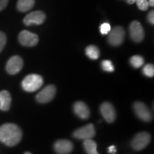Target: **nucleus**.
<instances>
[{
  "instance_id": "nucleus-18",
  "label": "nucleus",
  "mask_w": 154,
  "mask_h": 154,
  "mask_svg": "<svg viewBox=\"0 0 154 154\" xmlns=\"http://www.w3.org/2000/svg\"><path fill=\"white\" fill-rule=\"evenodd\" d=\"M86 54L90 59H99L100 56V51L99 48L94 45H89L86 49Z\"/></svg>"
},
{
  "instance_id": "nucleus-19",
  "label": "nucleus",
  "mask_w": 154,
  "mask_h": 154,
  "mask_svg": "<svg viewBox=\"0 0 154 154\" xmlns=\"http://www.w3.org/2000/svg\"><path fill=\"white\" fill-rule=\"evenodd\" d=\"M130 63L134 68L138 69L142 66L144 63V59L138 55L133 56L130 59Z\"/></svg>"
},
{
  "instance_id": "nucleus-25",
  "label": "nucleus",
  "mask_w": 154,
  "mask_h": 154,
  "mask_svg": "<svg viewBox=\"0 0 154 154\" xmlns=\"http://www.w3.org/2000/svg\"><path fill=\"white\" fill-rule=\"evenodd\" d=\"M148 20L151 24H154V11L151 10L148 14Z\"/></svg>"
},
{
  "instance_id": "nucleus-23",
  "label": "nucleus",
  "mask_w": 154,
  "mask_h": 154,
  "mask_svg": "<svg viewBox=\"0 0 154 154\" xmlns=\"http://www.w3.org/2000/svg\"><path fill=\"white\" fill-rule=\"evenodd\" d=\"M111 29V25L109 24V23H103V24H102L101 25V26H100V32H101V33L102 34H103V35H104V34H109Z\"/></svg>"
},
{
  "instance_id": "nucleus-15",
  "label": "nucleus",
  "mask_w": 154,
  "mask_h": 154,
  "mask_svg": "<svg viewBox=\"0 0 154 154\" xmlns=\"http://www.w3.org/2000/svg\"><path fill=\"white\" fill-rule=\"evenodd\" d=\"M11 97L9 91L3 90L0 92V109L2 111H8L11 107Z\"/></svg>"
},
{
  "instance_id": "nucleus-21",
  "label": "nucleus",
  "mask_w": 154,
  "mask_h": 154,
  "mask_svg": "<svg viewBox=\"0 0 154 154\" xmlns=\"http://www.w3.org/2000/svg\"><path fill=\"white\" fill-rule=\"evenodd\" d=\"M143 73L148 77H153L154 76V66L153 64H146L143 69Z\"/></svg>"
},
{
  "instance_id": "nucleus-27",
  "label": "nucleus",
  "mask_w": 154,
  "mask_h": 154,
  "mask_svg": "<svg viewBox=\"0 0 154 154\" xmlns=\"http://www.w3.org/2000/svg\"><path fill=\"white\" fill-rule=\"evenodd\" d=\"M116 152V149L114 146H111L109 147V153L111 154H115Z\"/></svg>"
},
{
  "instance_id": "nucleus-30",
  "label": "nucleus",
  "mask_w": 154,
  "mask_h": 154,
  "mask_svg": "<svg viewBox=\"0 0 154 154\" xmlns=\"http://www.w3.org/2000/svg\"><path fill=\"white\" fill-rule=\"evenodd\" d=\"M24 154H32L31 153H29V152H26Z\"/></svg>"
},
{
  "instance_id": "nucleus-6",
  "label": "nucleus",
  "mask_w": 154,
  "mask_h": 154,
  "mask_svg": "<svg viewBox=\"0 0 154 154\" xmlns=\"http://www.w3.org/2000/svg\"><path fill=\"white\" fill-rule=\"evenodd\" d=\"M131 37L134 42L139 43L143 40L145 33L141 24L138 21H133L129 26Z\"/></svg>"
},
{
  "instance_id": "nucleus-26",
  "label": "nucleus",
  "mask_w": 154,
  "mask_h": 154,
  "mask_svg": "<svg viewBox=\"0 0 154 154\" xmlns=\"http://www.w3.org/2000/svg\"><path fill=\"white\" fill-rule=\"evenodd\" d=\"M8 2L9 0H0V11L6 8V7L8 5Z\"/></svg>"
},
{
  "instance_id": "nucleus-7",
  "label": "nucleus",
  "mask_w": 154,
  "mask_h": 154,
  "mask_svg": "<svg viewBox=\"0 0 154 154\" xmlns=\"http://www.w3.org/2000/svg\"><path fill=\"white\" fill-rule=\"evenodd\" d=\"M23 65H24V62L22 58L19 56H14L11 57L7 61V65H6V70L9 74H17L22 70Z\"/></svg>"
},
{
  "instance_id": "nucleus-16",
  "label": "nucleus",
  "mask_w": 154,
  "mask_h": 154,
  "mask_svg": "<svg viewBox=\"0 0 154 154\" xmlns=\"http://www.w3.org/2000/svg\"><path fill=\"white\" fill-rule=\"evenodd\" d=\"M35 0H19L17 2V9L22 12L29 11L33 8Z\"/></svg>"
},
{
  "instance_id": "nucleus-1",
  "label": "nucleus",
  "mask_w": 154,
  "mask_h": 154,
  "mask_svg": "<svg viewBox=\"0 0 154 154\" xmlns=\"http://www.w3.org/2000/svg\"><path fill=\"white\" fill-rule=\"evenodd\" d=\"M22 138V131L17 125L5 124L0 126V141L8 146L18 144Z\"/></svg>"
},
{
  "instance_id": "nucleus-8",
  "label": "nucleus",
  "mask_w": 154,
  "mask_h": 154,
  "mask_svg": "<svg viewBox=\"0 0 154 154\" xmlns=\"http://www.w3.org/2000/svg\"><path fill=\"white\" fill-rule=\"evenodd\" d=\"M56 87L54 85H49L43 88L36 96V101L41 103H46L51 101L54 98Z\"/></svg>"
},
{
  "instance_id": "nucleus-14",
  "label": "nucleus",
  "mask_w": 154,
  "mask_h": 154,
  "mask_svg": "<svg viewBox=\"0 0 154 154\" xmlns=\"http://www.w3.org/2000/svg\"><path fill=\"white\" fill-rule=\"evenodd\" d=\"M74 110L76 114L82 119H87L90 116V111L87 105L82 101L75 103Z\"/></svg>"
},
{
  "instance_id": "nucleus-20",
  "label": "nucleus",
  "mask_w": 154,
  "mask_h": 154,
  "mask_svg": "<svg viewBox=\"0 0 154 154\" xmlns=\"http://www.w3.org/2000/svg\"><path fill=\"white\" fill-rule=\"evenodd\" d=\"M101 67L103 70L107 72H113L114 71V66H113L112 62L109 60H103L102 61Z\"/></svg>"
},
{
  "instance_id": "nucleus-11",
  "label": "nucleus",
  "mask_w": 154,
  "mask_h": 154,
  "mask_svg": "<svg viewBox=\"0 0 154 154\" xmlns=\"http://www.w3.org/2000/svg\"><path fill=\"white\" fill-rule=\"evenodd\" d=\"M95 134L94 125L90 124L75 131L73 134V136L78 139L86 140L91 139L92 138L94 137Z\"/></svg>"
},
{
  "instance_id": "nucleus-22",
  "label": "nucleus",
  "mask_w": 154,
  "mask_h": 154,
  "mask_svg": "<svg viewBox=\"0 0 154 154\" xmlns=\"http://www.w3.org/2000/svg\"><path fill=\"white\" fill-rule=\"evenodd\" d=\"M136 5L138 6V8L141 11H146L149 9V5L147 0H136Z\"/></svg>"
},
{
  "instance_id": "nucleus-28",
  "label": "nucleus",
  "mask_w": 154,
  "mask_h": 154,
  "mask_svg": "<svg viewBox=\"0 0 154 154\" xmlns=\"http://www.w3.org/2000/svg\"><path fill=\"white\" fill-rule=\"evenodd\" d=\"M148 2H149V5L151 7L154 6V0H149V1H148Z\"/></svg>"
},
{
  "instance_id": "nucleus-9",
  "label": "nucleus",
  "mask_w": 154,
  "mask_h": 154,
  "mask_svg": "<svg viewBox=\"0 0 154 154\" xmlns=\"http://www.w3.org/2000/svg\"><path fill=\"white\" fill-rule=\"evenodd\" d=\"M46 19V15L42 11H34L29 13L25 17L24 23L26 26L36 24L39 25L43 24Z\"/></svg>"
},
{
  "instance_id": "nucleus-24",
  "label": "nucleus",
  "mask_w": 154,
  "mask_h": 154,
  "mask_svg": "<svg viewBox=\"0 0 154 154\" xmlns=\"http://www.w3.org/2000/svg\"><path fill=\"white\" fill-rule=\"evenodd\" d=\"M7 44V36L2 32H0V52L2 51Z\"/></svg>"
},
{
  "instance_id": "nucleus-12",
  "label": "nucleus",
  "mask_w": 154,
  "mask_h": 154,
  "mask_svg": "<svg viewBox=\"0 0 154 154\" xmlns=\"http://www.w3.org/2000/svg\"><path fill=\"white\" fill-rule=\"evenodd\" d=\"M100 111L103 117L107 122L113 123L116 117V113L113 106L109 102H104L102 103L100 108Z\"/></svg>"
},
{
  "instance_id": "nucleus-17",
  "label": "nucleus",
  "mask_w": 154,
  "mask_h": 154,
  "mask_svg": "<svg viewBox=\"0 0 154 154\" xmlns=\"http://www.w3.org/2000/svg\"><path fill=\"white\" fill-rule=\"evenodd\" d=\"M84 146L88 154H99L97 152V145L92 139H86L84 141Z\"/></svg>"
},
{
  "instance_id": "nucleus-29",
  "label": "nucleus",
  "mask_w": 154,
  "mask_h": 154,
  "mask_svg": "<svg viewBox=\"0 0 154 154\" xmlns=\"http://www.w3.org/2000/svg\"><path fill=\"white\" fill-rule=\"evenodd\" d=\"M126 1L128 4H130V5H133V4H134L135 2H136V0H126Z\"/></svg>"
},
{
  "instance_id": "nucleus-13",
  "label": "nucleus",
  "mask_w": 154,
  "mask_h": 154,
  "mask_svg": "<svg viewBox=\"0 0 154 154\" xmlns=\"http://www.w3.org/2000/svg\"><path fill=\"white\" fill-rule=\"evenodd\" d=\"M73 149V143L68 140H59L54 144V150L59 154H68L72 151Z\"/></svg>"
},
{
  "instance_id": "nucleus-3",
  "label": "nucleus",
  "mask_w": 154,
  "mask_h": 154,
  "mask_svg": "<svg viewBox=\"0 0 154 154\" xmlns=\"http://www.w3.org/2000/svg\"><path fill=\"white\" fill-rule=\"evenodd\" d=\"M108 36V41L111 45L117 47L121 45L124 41L125 31L121 26H116L111 29Z\"/></svg>"
},
{
  "instance_id": "nucleus-10",
  "label": "nucleus",
  "mask_w": 154,
  "mask_h": 154,
  "mask_svg": "<svg viewBox=\"0 0 154 154\" xmlns=\"http://www.w3.org/2000/svg\"><path fill=\"white\" fill-rule=\"evenodd\" d=\"M134 109L136 114L142 121L149 122L152 120V115L149 109L143 103L137 101L134 104Z\"/></svg>"
},
{
  "instance_id": "nucleus-5",
  "label": "nucleus",
  "mask_w": 154,
  "mask_h": 154,
  "mask_svg": "<svg viewBox=\"0 0 154 154\" xmlns=\"http://www.w3.org/2000/svg\"><path fill=\"white\" fill-rule=\"evenodd\" d=\"M19 42L25 47H34L38 44V37L36 34L23 30L19 34Z\"/></svg>"
},
{
  "instance_id": "nucleus-2",
  "label": "nucleus",
  "mask_w": 154,
  "mask_h": 154,
  "mask_svg": "<svg viewBox=\"0 0 154 154\" xmlns=\"http://www.w3.org/2000/svg\"><path fill=\"white\" fill-rule=\"evenodd\" d=\"M44 84L43 78L38 74H29L23 79L22 86L24 91L34 92L42 87Z\"/></svg>"
},
{
  "instance_id": "nucleus-4",
  "label": "nucleus",
  "mask_w": 154,
  "mask_h": 154,
  "mask_svg": "<svg viewBox=\"0 0 154 154\" xmlns=\"http://www.w3.org/2000/svg\"><path fill=\"white\" fill-rule=\"evenodd\" d=\"M151 141V136L147 132H140L131 141L132 148L136 151H140L149 145Z\"/></svg>"
}]
</instances>
